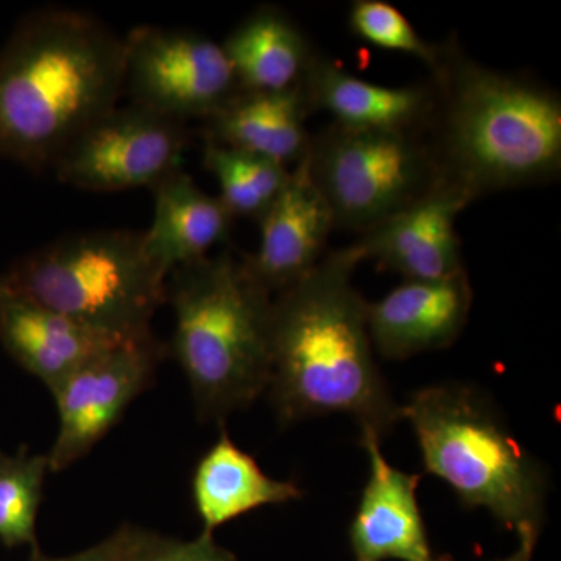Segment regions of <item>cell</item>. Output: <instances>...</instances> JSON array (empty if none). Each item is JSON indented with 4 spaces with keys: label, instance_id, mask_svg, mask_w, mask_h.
Wrapping results in <instances>:
<instances>
[{
    "label": "cell",
    "instance_id": "obj_1",
    "mask_svg": "<svg viewBox=\"0 0 561 561\" xmlns=\"http://www.w3.org/2000/svg\"><path fill=\"white\" fill-rule=\"evenodd\" d=\"M353 245L332 251L273 297L271 394L283 426L343 413L382 438L401 421L368 331V301L353 286Z\"/></svg>",
    "mask_w": 561,
    "mask_h": 561
},
{
    "label": "cell",
    "instance_id": "obj_2",
    "mask_svg": "<svg viewBox=\"0 0 561 561\" xmlns=\"http://www.w3.org/2000/svg\"><path fill=\"white\" fill-rule=\"evenodd\" d=\"M124 92V39L91 14L35 11L0 50V158L54 168Z\"/></svg>",
    "mask_w": 561,
    "mask_h": 561
},
{
    "label": "cell",
    "instance_id": "obj_3",
    "mask_svg": "<svg viewBox=\"0 0 561 561\" xmlns=\"http://www.w3.org/2000/svg\"><path fill=\"white\" fill-rule=\"evenodd\" d=\"M437 105L427 142L438 179L471 203L493 192L559 179L561 101L551 88L485 68L443 46L434 73Z\"/></svg>",
    "mask_w": 561,
    "mask_h": 561
},
{
    "label": "cell",
    "instance_id": "obj_4",
    "mask_svg": "<svg viewBox=\"0 0 561 561\" xmlns=\"http://www.w3.org/2000/svg\"><path fill=\"white\" fill-rule=\"evenodd\" d=\"M273 295L230 251L168 276L175 317L168 356L180 365L203 421H224L267 393Z\"/></svg>",
    "mask_w": 561,
    "mask_h": 561
},
{
    "label": "cell",
    "instance_id": "obj_5",
    "mask_svg": "<svg viewBox=\"0 0 561 561\" xmlns=\"http://www.w3.org/2000/svg\"><path fill=\"white\" fill-rule=\"evenodd\" d=\"M402 419L411 423L427 474L442 479L465 508H485L519 541L537 546L548 476L478 390L424 387L401 405Z\"/></svg>",
    "mask_w": 561,
    "mask_h": 561
},
{
    "label": "cell",
    "instance_id": "obj_6",
    "mask_svg": "<svg viewBox=\"0 0 561 561\" xmlns=\"http://www.w3.org/2000/svg\"><path fill=\"white\" fill-rule=\"evenodd\" d=\"M3 297L32 302L124 339H154L151 320L168 302V276L144 249L142 232L65 236L0 275Z\"/></svg>",
    "mask_w": 561,
    "mask_h": 561
},
{
    "label": "cell",
    "instance_id": "obj_7",
    "mask_svg": "<svg viewBox=\"0 0 561 561\" xmlns=\"http://www.w3.org/2000/svg\"><path fill=\"white\" fill-rule=\"evenodd\" d=\"M309 171L335 228L370 231L437 183L421 133L354 130L332 124L312 136Z\"/></svg>",
    "mask_w": 561,
    "mask_h": 561
},
{
    "label": "cell",
    "instance_id": "obj_8",
    "mask_svg": "<svg viewBox=\"0 0 561 561\" xmlns=\"http://www.w3.org/2000/svg\"><path fill=\"white\" fill-rule=\"evenodd\" d=\"M124 91L169 119L208 121L241 92L221 44L202 33L139 25L124 39Z\"/></svg>",
    "mask_w": 561,
    "mask_h": 561
},
{
    "label": "cell",
    "instance_id": "obj_9",
    "mask_svg": "<svg viewBox=\"0 0 561 561\" xmlns=\"http://www.w3.org/2000/svg\"><path fill=\"white\" fill-rule=\"evenodd\" d=\"M187 142L184 122L135 103L117 105L81 133L51 169L61 183L81 191L153 190L181 171Z\"/></svg>",
    "mask_w": 561,
    "mask_h": 561
},
{
    "label": "cell",
    "instance_id": "obj_10",
    "mask_svg": "<svg viewBox=\"0 0 561 561\" xmlns=\"http://www.w3.org/2000/svg\"><path fill=\"white\" fill-rule=\"evenodd\" d=\"M168 346L125 343L88 362L50 391L57 404V438L47 459L51 472L69 470L113 431L131 402L153 383Z\"/></svg>",
    "mask_w": 561,
    "mask_h": 561
},
{
    "label": "cell",
    "instance_id": "obj_11",
    "mask_svg": "<svg viewBox=\"0 0 561 561\" xmlns=\"http://www.w3.org/2000/svg\"><path fill=\"white\" fill-rule=\"evenodd\" d=\"M471 201L438 180L419 201L351 243L360 261H376L405 280H438L465 272L457 219Z\"/></svg>",
    "mask_w": 561,
    "mask_h": 561
},
{
    "label": "cell",
    "instance_id": "obj_12",
    "mask_svg": "<svg viewBox=\"0 0 561 561\" xmlns=\"http://www.w3.org/2000/svg\"><path fill=\"white\" fill-rule=\"evenodd\" d=\"M257 224L260 247L243 261L254 279L275 297L323 260L335 228L330 206L313 183L308 153L290 169L287 183Z\"/></svg>",
    "mask_w": 561,
    "mask_h": 561
},
{
    "label": "cell",
    "instance_id": "obj_13",
    "mask_svg": "<svg viewBox=\"0 0 561 561\" xmlns=\"http://www.w3.org/2000/svg\"><path fill=\"white\" fill-rule=\"evenodd\" d=\"M370 470L350 526L354 561H442L432 552L416 490L419 474L391 467L381 438L360 431Z\"/></svg>",
    "mask_w": 561,
    "mask_h": 561
},
{
    "label": "cell",
    "instance_id": "obj_14",
    "mask_svg": "<svg viewBox=\"0 0 561 561\" xmlns=\"http://www.w3.org/2000/svg\"><path fill=\"white\" fill-rule=\"evenodd\" d=\"M472 289L467 271L438 280H404L368 302L373 348L386 359H408L453 345L470 317Z\"/></svg>",
    "mask_w": 561,
    "mask_h": 561
},
{
    "label": "cell",
    "instance_id": "obj_15",
    "mask_svg": "<svg viewBox=\"0 0 561 561\" xmlns=\"http://www.w3.org/2000/svg\"><path fill=\"white\" fill-rule=\"evenodd\" d=\"M302 91L311 111H327L335 125L354 130L421 133L437 105L431 84L391 88L353 76L317 54Z\"/></svg>",
    "mask_w": 561,
    "mask_h": 561
},
{
    "label": "cell",
    "instance_id": "obj_16",
    "mask_svg": "<svg viewBox=\"0 0 561 561\" xmlns=\"http://www.w3.org/2000/svg\"><path fill=\"white\" fill-rule=\"evenodd\" d=\"M0 343L22 370L51 391L106 351L139 342L114 337L32 302L2 297Z\"/></svg>",
    "mask_w": 561,
    "mask_h": 561
},
{
    "label": "cell",
    "instance_id": "obj_17",
    "mask_svg": "<svg viewBox=\"0 0 561 561\" xmlns=\"http://www.w3.org/2000/svg\"><path fill=\"white\" fill-rule=\"evenodd\" d=\"M191 497L202 534L214 537L219 527L247 513L301 500L302 491L295 482L265 474L256 459L221 430L219 438L195 465Z\"/></svg>",
    "mask_w": 561,
    "mask_h": 561
},
{
    "label": "cell",
    "instance_id": "obj_18",
    "mask_svg": "<svg viewBox=\"0 0 561 561\" xmlns=\"http://www.w3.org/2000/svg\"><path fill=\"white\" fill-rule=\"evenodd\" d=\"M151 192L153 220L142 232L144 249L165 276L208 256L213 247L230 238L234 217L219 197L202 191L187 173H172Z\"/></svg>",
    "mask_w": 561,
    "mask_h": 561
},
{
    "label": "cell",
    "instance_id": "obj_19",
    "mask_svg": "<svg viewBox=\"0 0 561 561\" xmlns=\"http://www.w3.org/2000/svg\"><path fill=\"white\" fill-rule=\"evenodd\" d=\"M302 87L278 92L241 91L206 121V140L250 151L294 168L311 147V114Z\"/></svg>",
    "mask_w": 561,
    "mask_h": 561
},
{
    "label": "cell",
    "instance_id": "obj_20",
    "mask_svg": "<svg viewBox=\"0 0 561 561\" xmlns=\"http://www.w3.org/2000/svg\"><path fill=\"white\" fill-rule=\"evenodd\" d=\"M241 91L302 87L317 51L297 22L278 7L254 10L221 44Z\"/></svg>",
    "mask_w": 561,
    "mask_h": 561
},
{
    "label": "cell",
    "instance_id": "obj_21",
    "mask_svg": "<svg viewBox=\"0 0 561 561\" xmlns=\"http://www.w3.org/2000/svg\"><path fill=\"white\" fill-rule=\"evenodd\" d=\"M203 162L217 183L232 217L260 220L289 179L290 169L250 151L206 140Z\"/></svg>",
    "mask_w": 561,
    "mask_h": 561
},
{
    "label": "cell",
    "instance_id": "obj_22",
    "mask_svg": "<svg viewBox=\"0 0 561 561\" xmlns=\"http://www.w3.org/2000/svg\"><path fill=\"white\" fill-rule=\"evenodd\" d=\"M50 471L47 454L22 446L14 456L0 451V546L36 548V519Z\"/></svg>",
    "mask_w": 561,
    "mask_h": 561
},
{
    "label": "cell",
    "instance_id": "obj_23",
    "mask_svg": "<svg viewBox=\"0 0 561 561\" xmlns=\"http://www.w3.org/2000/svg\"><path fill=\"white\" fill-rule=\"evenodd\" d=\"M351 32L357 38L381 49L412 55L431 69L440 68L443 46H435L416 32L411 21L386 0H356L348 13Z\"/></svg>",
    "mask_w": 561,
    "mask_h": 561
},
{
    "label": "cell",
    "instance_id": "obj_24",
    "mask_svg": "<svg viewBox=\"0 0 561 561\" xmlns=\"http://www.w3.org/2000/svg\"><path fill=\"white\" fill-rule=\"evenodd\" d=\"M110 540L124 561H239L210 535L187 541L125 523Z\"/></svg>",
    "mask_w": 561,
    "mask_h": 561
},
{
    "label": "cell",
    "instance_id": "obj_25",
    "mask_svg": "<svg viewBox=\"0 0 561 561\" xmlns=\"http://www.w3.org/2000/svg\"><path fill=\"white\" fill-rule=\"evenodd\" d=\"M28 561H124L119 556V552L114 548L113 541L110 537L106 540L99 542V545L91 546V548L84 549L77 553H70V556L54 557L49 556L36 546L31 549V559Z\"/></svg>",
    "mask_w": 561,
    "mask_h": 561
},
{
    "label": "cell",
    "instance_id": "obj_26",
    "mask_svg": "<svg viewBox=\"0 0 561 561\" xmlns=\"http://www.w3.org/2000/svg\"><path fill=\"white\" fill-rule=\"evenodd\" d=\"M534 549L535 545H529V542H522V546H519L518 551L513 553L512 557H508V559L497 561H531V556H534Z\"/></svg>",
    "mask_w": 561,
    "mask_h": 561
},
{
    "label": "cell",
    "instance_id": "obj_27",
    "mask_svg": "<svg viewBox=\"0 0 561 561\" xmlns=\"http://www.w3.org/2000/svg\"><path fill=\"white\" fill-rule=\"evenodd\" d=\"M3 295H5V291H3L2 284H0V298H2Z\"/></svg>",
    "mask_w": 561,
    "mask_h": 561
}]
</instances>
